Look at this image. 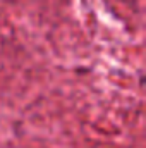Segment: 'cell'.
Masks as SVG:
<instances>
[]
</instances>
